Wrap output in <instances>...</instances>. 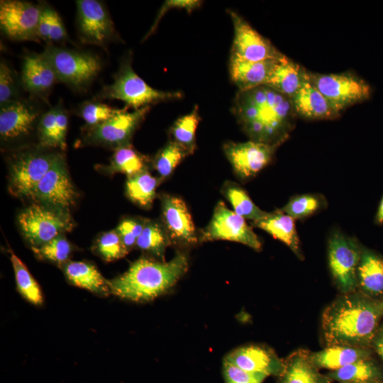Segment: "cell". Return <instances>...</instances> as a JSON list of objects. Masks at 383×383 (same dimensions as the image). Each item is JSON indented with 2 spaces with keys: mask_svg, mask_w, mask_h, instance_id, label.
Listing matches in <instances>:
<instances>
[{
  "mask_svg": "<svg viewBox=\"0 0 383 383\" xmlns=\"http://www.w3.org/2000/svg\"><path fill=\"white\" fill-rule=\"evenodd\" d=\"M280 58L250 61L231 55L229 60L231 79L238 87L239 91L265 85Z\"/></svg>",
  "mask_w": 383,
  "mask_h": 383,
  "instance_id": "cell-21",
  "label": "cell"
},
{
  "mask_svg": "<svg viewBox=\"0 0 383 383\" xmlns=\"http://www.w3.org/2000/svg\"><path fill=\"white\" fill-rule=\"evenodd\" d=\"M127 106L107 121L90 127L89 138L94 142L115 146L116 149L128 144L135 129L144 120L150 106L129 112Z\"/></svg>",
  "mask_w": 383,
  "mask_h": 383,
  "instance_id": "cell-15",
  "label": "cell"
},
{
  "mask_svg": "<svg viewBox=\"0 0 383 383\" xmlns=\"http://www.w3.org/2000/svg\"><path fill=\"white\" fill-rule=\"evenodd\" d=\"M42 55L53 69L57 80L75 89L87 87L102 67L100 57L89 52L48 45Z\"/></svg>",
  "mask_w": 383,
  "mask_h": 383,
  "instance_id": "cell-5",
  "label": "cell"
},
{
  "mask_svg": "<svg viewBox=\"0 0 383 383\" xmlns=\"http://www.w3.org/2000/svg\"><path fill=\"white\" fill-rule=\"evenodd\" d=\"M14 72L3 60L0 64V106L18 100Z\"/></svg>",
  "mask_w": 383,
  "mask_h": 383,
  "instance_id": "cell-43",
  "label": "cell"
},
{
  "mask_svg": "<svg viewBox=\"0 0 383 383\" xmlns=\"http://www.w3.org/2000/svg\"><path fill=\"white\" fill-rule=\"evenodd\" d=\"M357 287L372 297L383 296V257L367 248H362L357 269Z\"/></svg>",
  "mask_w": 383,
  "mask_h": 383,
  "instance_id": "cell-26",
  "label": "cell"
},
{
  "mask_svg": "<svg viewBox=\"0 0 383 383\" xmlns=\"http://www.w3.org/2000/svg\"><path fill=\"white\" fill-rule=\"evenodd\" d=\"M223 370L226 383H262L267 377L263 374L245 371L226 360L223 362Z\"/></svg>",
  "mask_w": 383,
  "mask_h": 383,
  "instance_id": "cell-44",
  "label": "cell"
},
{
  "mask_svg": "<svg viewBox=\"0 0 383 383\" xmlns=\"http://www.w3.org/2000/svg\"><path fill=\"white\" fill-rule=\"evenodd\" d=\"M201 241L225 240L245 245L255 250L262 248V243L245 219L220 201L207 226L200 235Z\"/></svg>",
  "mask_w": 383,
  "mask_h": 383,
  "instance_id": "cell-9",
  "label": "cell"
},
{
  "mask_svg": "<svg viewBox=\"0 0 383 383\" xmlns=\"http://www.w3.org/2000/svg\"><path fill=\"white\" fill-rule=\"evenodd\" d=\"M59 155L26 152L13 162L10 172V190L17 196L31 195Z\"/></svg>",
  "mask_w": 383,
  "mask_h": 383,
  "instance_id": "cell-13",
  "label": "cell"
},
{
  "mask_svg": "<svg viewBox=\"0 0 383 383\" xmlns=\"http://www.w3.org/2000/svg\"><path fill=\"white\" fill-rule=\"evenodd\" d=\"M33 250L43 258L60 263L69 257L71 245L66 238L59 235L40 246L33 247Z\"/></svg>",
  "mask_w": 383,
  "mask_h": 383,
  "instance_id": "cell-42",
  "label": "cell"
},
{
  "mask_svg": "<svg viewBox=\"0 0 383 383\" xmlns=\"http://www.w3.org/2000/svg\"><path fill=\"white\" fill-rule=\"evenodd\" d=\"M228 13L234 28L231 55L250 61L277 59L284 55L238 13L231 10H228Z\"/></svg>",
  "mask_w": 383,
  "mask_h": 383,
  "instance_id": "cell-11",
  "label": "cell"
},
{
  "mask_svg": "<svg viewBox=\"0 0 383 383\" xmlns=\"http://www.w3.org/2000/svg\"><path fill=\"white\" fill-rule=\"evenodd\" d=\"M129 57L123 59L113 76L112 84L105 86L101 99L123 101L134 110L162 101L177 100L183 96L180 91H162L149 86L134 71Z\"/></svg>",
  "mask_w": 383,
  "mask_h": 383,
  "instance_id": "cell-4",
  "label": "cell"
},
{
  "mask_svg": "<svg viewBox=\"0 0 383 383\" xmlns=\"http://www.w3.org/2000/svg\"><path fill=\"white\" fill-rule=\"evenodd\" d=\"M375 223L378 225L383 224V196L379 202L377 211L375 216Z\"/></svg>",
  "mask_w": 383,
  "mask_h": 383,
  "instance_id": "cell-47",
  "label": "cell"
},
{
  "mask_svg": "<svg viewBox=\"0 0 383 383\" xmlns=\"http://www.w3.org/2000/svg\"><path fill=\"white\" fill-rule=\"evenodd\" d=\"M76 197L77 193L60 156L39 182L31 195V198L35 200L61 209L72 205Z\"/></svg>",
  "mask_w": 383,
  "mask_h": 383,
  "instance_id": "cell-16",
  "label": "cell"
},
{
  "mask_svg": "<svg viewBox=\"0 0 383 383\" xmlns=\"http://www.w3.org/2000/svg\"><path fill=\"white\" fill-rule=\"evenodd\" d=\"M120 111V109L113 108L106 104L96 101L85 102L79 109L80 116L89 127L107 121Z\"/></svg>",
  "mask_w": 383,
  "mask_h": 383,
  "instance_id": "cell-41",
  "label": "cell"
},
{
  "mask_svg": "<svg viewBox=\"0 0 383 383\" xmlns=\"http://www.w3.org/2000/svg\"><path fill=\"white\" fill-rule=\"evenodd\" d=\"M67 126L68 116L62 104L44 113L38 124L40 145L65 150Z\"/></svg>",
  "mask_w": 383,
  "mask_h": 383,
  "instance_id": "cell-25",
  "label": "cell"
},
{
  "mask_svg": "<svg viewBox=\"0 0 383 383\" xmlns=\"http://www.w3.org/2000/svg\"><path fill=\"white\" fill-rule=\"evenodd\" d=\"M18 220L23 234L35 247L70 231L72 227L71 218L64 209L40 204L25 209Z\"/></svg>",
  "mask_w": 383,
  "mask_h": 383,
  "instance_id": "cell-8",
  "label": "cell"
},
{
  "mask_svg": "<svg viewBox=\"0 0 383 383\" xmlns=\"http://www.w3.org/2000/svg\"><path fill=\"white\" fill-rule=\"evenodd\" d=\"M308 74L311 82L338 115L354 104L369 100L373 93L371 85L353 72L326 74L308 71Z\"/></svg>",
  "mask_w": 383,
  "mask_h": 383,
  "instance_id": "cell-6",
  "label": "cell"
},
{
  "mask_svg": "<svg viewBox=\"0 0 383 383\" xmlns=\"http://www.w3.org/2000/svg\"><path fill=\"white\" fill-rule=\"evenodd\" d=\"M370 354L368 348L332 345L318 352L309 353V358L317 368L333 371L357 360L369 358Z\"/></svg>",
  "mask_w": 383,
  "mask_h": 383,
  "instance_id": "cell-28",
  "label": "cell"
},
{
  "mask_svg": "<svg viewBox=\"0 0 383 383\" xmlns=\"http://www.w3.org/2000/svg\"><path fill=\"white\" fill-rule=\"evenodd\" d=\"M118 226L129 231L138 239L143 231L144 223L133 219H125Z\"/></svg>",
  "mask_w": 383,
  "mask_h": 383,
  "instance_id": "cell-46",
  "label": "cell"
},
{
  "mask_svg": "<svg viewBox=\"0 0 383 383\" xmlns=\"http://www.w3.org/2000/svg\"><path fill=\"white\" fill-rule=\"evenodd\" d=\"M290 99L296 116L305 120H333L340 116L311 82L308 72L301 87Z\"/></svg>",
  "mask_w": 383,
  "mask_h": 383,
  "instance_id": "cell-20",
  "label": "cell"
},
{
  "mask_svg": "<svg viewBox=\"0 0 383 383\" xmlns=\"http://www.w3.org/2000/svg\"><path fill=\"white\" fill-rule=\"evenodd\" d=\"M327 201L323 196L305 194L292 197L280 210L294 220L312 216L326 208Z\"/></svg>",
  "mask_w": 383,
  "mask_h": 383,
  "instance_id": "cell-35",
  "label": "cell"
},
{
  "mask_svg": "<svg viewBox=\"0 0 383 383\" xmlns=\"http://www.w3.org/2000/svg\"><path fill=\"white\" fill-rule=\"evenodd\" d=\"M157 179L147 170L128 177L126 187L128 198L142 207H150L156 195Z\"/></svg>",
  "mask_w": 383,
  "mask_h": 383,
  "instance_id": "cell-31",
  "label": "cell"
},
{
  "mask_svg": "<svg viewBox=\"0 0 383 383\" xmlns=\"http://www.w3.org/2000/svg\"><path fill=\"white\" fill-rule=\"evenodd\" d=\"M327 375L332 381L354 383L379 379L382 372L377 364L369 357L331 371Z\"/></svg>",
  "mask_w": 383,
  "mask_h": 383,
  "instance_id": "cell-30",
  "label": "cell"
},
{
  "mask_svg": "<svg viewBox=\"0 0 383 383\" xmlns=\"http://www.w3.org/2000/svg\"><path fill=\"white\" fill-rule=\"evenodd\" d=\"M65 273L70 282L79 287L101 294L111 292L109 281L91 264L70 262L66 265Z\"/></svg>",
  "mask_w": 383,
  "mask_h": 383,
  "instance_id": "cell-29",
  "label": "cell"
},
{
  "mask_svg": "<svg viewBox=\"0 0 383 383\" xmlns=\"http://www.w3.org/2000/svg\"><path fill=\"white\" fill-rule=\"evenodd\" d=\"M225 360L245 371L267 376H279L284 367V361L273 352L257 345L239 348L231 352Z\"/></svg>",
  "mask_w": 383,
  "mask_h": 383,
  "instance_id": "cell-19",
  "label": "cell"
},
{
  "mask_svg": "<svg viewBox=\"0 0 383 383\" xmlns=\"http://www.w3.org/2000/svg\"><path fill=\"white\" fill-rule=\"evenodd\" d=\"M233 112L251 140L278 145L289 138L296 116L289 96L265 85L238 90Z\"/></svg>",
  "mask_w": 383,
  "mask_h": 383,
  "instance_id": "cell-1",
  "label": "cell"
},
{
  "mask_svg": "<svg viewBox=\"0 0 383 383\" xmlns=\"http://www.w3.org/2000/svg\"><path fill=\"white\" fill-rule=\"evenodd\" d=\"M200 119L198 106L195 105L192 112L177 118L170 128L171 140L184 148L189 155L196 148V131Z\"/></svg>",
  "mask_w": 383,
  "mask_h": 383,
  "instance_id": "cell-32",
  "label": "cell"
},
{
  "mask_svg": "<svg viewBox=\"0 0 383 383\" xmlns=\"http://www.w3.org/2000/svg\"><path fill=\"white\" fill-rule=\"evenodd\" d=\"M11 261L15 273L17 288L21 294L30 303L40 305L43 302L40 288L22 261L13 252Z\"/></svg>",
  "mask_w": 383,
  "mask_h": 383,
  "instance_id": "cell-38",
  "label": "cell"
},
{
  "mask_svg": "<svg viewBox=\"0 0 383 383\" xmlns=\"http://www.w3.org/2000/svg\"><path fill=\"white\" fill-rule=\"evenodd\" d=\"M223 192L232 205L233 211L245 220L256 221L265 216L268 213L256 206L248 193L235 183L226 184Z\"/></svg>",
  "mask_w": 383,
  "mask_h": 383,
  "instance_id": "cell-33",
  "label": "cell"
},
{
  "mask_svg": "<svg viewBox=\"0 0 383 383\" xmlns=\"http://www.w3.org/2000/svg\"><path fill=\"white\" fill-rule=\"evenodd\" d=\"M188 155L189 154L184 148L170 140L156 155L153 162L155 169L162 178H166Z\"/></svg>",
  "mask_w": 383,
  "mask_h": 383,
  "instance_id": "cell-39",
  "label": "cell"
},
{
  "mask_svg": "<svg viewBox=\"0 0 383 383\" xmlns=\"http://www.w3.org/2000/svg\"><path fill=\"white\" fill-rule=\"evenodd\" d=\"M283 361L279 383H332V379L322 374L311 362L306 350L294 351Z\"/></svg>",
  "mask_w": 383,
  "mask_h": 383,
  "instance_id": "cell-23",
  "label": "cell"
},
{
  "mask_svg": "<svg viewBox=\"0 0 383 383\" xmlns=\"http://www.w3.org/2000/svg\"><path fill=\"white\" fill-rule=\"evenodd\" d=\"M187 269V257L180 252L169 262L141 258L109 282L111 293L133 301L150 300L172 287Z\"/></svg>",
  "mask_w": 383,
  "mask_h": 383,
  "instance_id": "cell-3",
  "label": "cell"
},
{
  "mask_svg": "<svg viewBox=\"0 0 383 383\" xmlns=\"http://www.w3.org/2000/svg\"><path fill=\"white\" fill-rule=\"evenodd\" d=\"M170 238L164 227L156 222L144 223L143 231L136 241V245L141 250L163 257L166 247L170 243Z\"/></svg>",
  "mask_w": 383,
  "mask_h": 383,
  "instance_id": "cell-37",
  "label": "cell"
},
{
  "mask_svg": "<svg viewBox=\"0 0 383 383\" xmlns=\"http://www.w3.org/2000/svg\"><path fill=\"white\" fill-rule=\"evenodd\" d=\"M146 157L138 152L131 144L116 149L111 160L110 169L128 177L146 170Z\"/></svg>",
  "mask_w": 383,
  "mask_h": 383,
  "instance_id": "cell-34",
  "label": "cell"
},
{
  "mask_svg": "<svg viewBox=\"0 0 383 383\" xmlns=\"http://www.w3.org/2000/svg\"><path fill=\"white\" fill-rule=\"evenodd\" d=\"M383 318V300L355 292L344 294L323 311L321 325L328 346L367 348Z\"/></svg>",
  "mask_w": 383,
  "mask_h": 383,
  "instance_id": "cell-2",
  "label": "cell"
},
{
  "mask_svg": "<svg viewBox=\"0 0 383 383\" xmlns=\"http://www.w3.org/2000/svg\"><path fill=\"white\" fill-rule=\"evenodd\" d=\"M362 250L356 239L339 231H333L329 238V269L335 285L344 294L355 292L357 287V269Z\"/></svg>",
  "mask_w": 383,
  "mask_h": 383,
  "instance_id": "cell-7",
  "label": "cell"
},
{
  "mask_svg": "<svg viewBox=\"0 0 383 383\" xmlns=\"http://www.w3.org/2000/svg\"><path fill=\"white\" fill-rule=\"evenodd\" d=\"M161 201L165 228L170 240L183 244L196 243V230L186 203L169 194L162 196Z\"/></svg>",
  "mask_w": 383,
  "mask_h": 383,
  "instance_id": "cell-18",
  "label": "cell"
},
{
  "mask_svg": "<svg viewBox=\"0 0 383 383\" xmlns=\"http://www.w3.org/2000/svg\"><path fill=\"white\" fill-rule=\"evenodd\" d=\"M38 26V38L46 42H60L67 40V34L63 22L57 11L47 4L41 5Z\"/></svg>",
  "mask_w": 383,
  "mask_h": 383,
  "instance_id": "cell-36",
  "label": "cell"
},
{
  "mask_svg": "<svg viewBox=\"0 0 383 383\" xmlns=\"http://www.w3.org/2000/svg\"><path fill=\"white\" fill-rule=\"evenodd\" d=\"M77 26L81 39L104 46L114 37L115 30L104 5L96 0H78Z\"/></svg>",
  "mask_w": 383,
  "mask_h": 383,
  "instance_id": "cell-14",
  "label": "cell"
},
{
  "mask_svg": "<svg viewBox=\"0 0 383 383\" xmlns=\"http://www.w3.org/2000/svg\"><path fill=\"white\" fill-rule=\"evenodd\" d=\"M382 336H383V327H382Z\"/></svg>",
  "mask_w": 383,
  "mask_h": 383,
  "instance_id": "cell-50",
  "label": "cell"
},
{
  "mask_svg": "<svg viewBox=\"0 0 383 383\" xmlns=\"http://www.w3.org/2000/svg\"><path fill=\"white\" fill-rule=\"evenodd\" d=\"M96 248L100 255L106 261L121 258L128 253V248L117 231L102 234L97 240Z\"/></svg>",
  "mask_w": 383,
  "mask_h": 383,
  "instance_id": "cell-40",
  "label": "cell"
},
{
  "mask_svg": "<svg viewBox=\"0 0 383 383\" xmlns=\"http://www.w3.org/2000/svg\"><path fill=\"white\" fill-rule=\"evenodd\" d=\"M40 6L19 0H4L0 3V27L13 40L37 41Z\"/></svg>",
  "mask_w": 383,
  "mask_h": 383,
  "instance_id": "cell-10",
  "label": "cell"
},
{
  "mask_svg": "<svg viewBox=\"0 0 383 383\" xmlns=\"http://www.w3.org/2000/svg\"><path fill=\"white\" fill-rule=\"evenodd\" d=\"M278 145L249 140L224 144V152L235 174L242 179L254 177L272 160Z\"/></svg>",
  "mask_w": 383,
  "mask_h": 383,
  "instance_id": "cell-12",
  "label": "cell"
},
{
  "mask_svg": "<svg viewBox=\"0 0 383 383\" xmlns=\"http://www.w3.org/2000/svg\"><path fill=\"white\" fill-rule=\"evenodd\" d=\"M354 383H383V382L380 381L379 379H376V380H371V381H366V382H354Z\"/></svg>",
  "mask_w": 383,
  "mask_h": 383,
  "instance_id": "cell-49",
  "label": "cell"
},
{
  "mask_svg": "<svg viewBox=\"0 0 383 383\" xmlns=\"http://www.w3.org/2000/svg\"><path fill=\"white\" fill-rule=\"evenodd\" d=\"M202 1L199 0H167L164 2L158 11L152 26L144 36L143 41L146 40L156 30L158 24L163 16L171 9H182L190 13L201 5Z\"/></svg>",
  "mask_w": 383,
  "mask_h": 383,
  "instance_id": "cell-45",
  "label": "cell"
},
{
  "mask_svg": "<svg viewBox=\"0 0 383 383\" xmlns=\"http://www.w3.org/2000/svg\"><path fill=\"white\" fill-rule=\"evenodd\" d=\"M252 226L260 228L287 245L299 258L302 257L295 220L280 209L267 213Z\"/></svg>",
  "mask_w": 383,
  "mask_h": 383,
  "instance_id": "cell-24",
  "label": "cell"
},
{
  "mask_svg": "<svg viewBox=\"0 0 383 383\" xmlns=\"http://www.w3.org/2000/svg\"><path fill=\"white\" fill-rule=\"evenodd\" d=\"M38 107L30 101L18 99L0 109V135L11 140L28 135L41 116Z\"/></svg>",
  "mask_w": 383,
  "mask_h": 383,
  "instance_id": "cell-17",
  "label": "cell"
},
{
  "mask_svg": "<svg viewBox=\"0 0 383 383\" xmlns=\"http://www.w3.org/2000/svg\"><path fill=\"white\" fill-rule=\"evenodd\" d=\"M57 80L53 69L42 53L30 52L24 56L21 81L30 94L43 97Z\"/></svg>",
  "mask_w": 383,
  "mask_h": 383,
  "instance_id": "cell-22",
  "label": "cell"
},
{
  "mask_svg": "<svg viewBox=\"0 0 383 383\" xmlns=\"http://www.w3.org/2000/svg\"><path fill=\"white\" fill-rule=\"evenodd\" d=\"M308 71L284 55L279 60L265 84L291 98L301 87Z\"/></svg>",
  "mask_w": 383,
  "mask_h": 383,
  "instance_id": "cell-27",
  "label": "cell"
},
{
  "mask_svg": "<svg viewBox=\"0 0 383 383\" xmlns=\"http://www.w3.org/2000/svg\"><path fill=\"white\" fill-rule=\"evenodd\" d=\"M375 348L379 356L383 360V336L379 338L375 343Z\"/></svg>",
  "mask_w": 383,
  "mask_h": 383,
  "instance_id": "cell-48",
  "label": "cell"
}]
</instances>
